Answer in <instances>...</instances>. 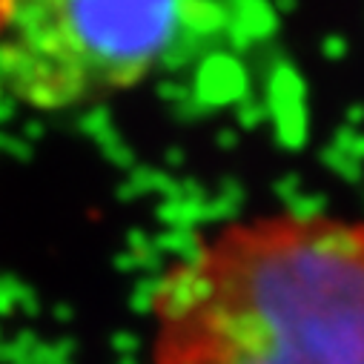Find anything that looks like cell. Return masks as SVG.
Instances as JSON below:
<instances>
[{"label": "cell", "mask_w": 364, "mask_h": 364, "mask_svg": "<svg viewBox=\"0 0 364 364\" xmlns=\"http://www.w3.org/2000/svg\"><path fill=\"white\" fill-rule=\"evenodd\" d=\"M146 364H364V218L227 221L149 299Z\"/></svg>", "instance_id": "6da1fadb"}, {"label": "cell", "mask_w": 364, "mask_h": 364, "mask_svg": "<svg viewBox=\"0 0 364 364\" xmlns=\"http://www.w3.org/2000/svg\"><path fill=\"white\" fill-rule=\"evenodd\" d=\"M12 6H15V0H0V32H4V26L12 15Z\"/></svg>", "instance_id": "3957f363"}, {"label": "cell", "mask_w": 364, "mask_h": 364, "mask_svg": "<svg viewBox=\"0 0 364 364\" xmlns=\"http://www.w3.org/2000/svg\"><path fill=\"white\" fill-rule=\"evenodd\" d=\"M184 0H15L0 32V89L35 112L101 104L172 52Z\"/></svg>", "instance_id": "7a4b0ae2"}]
</instances>
